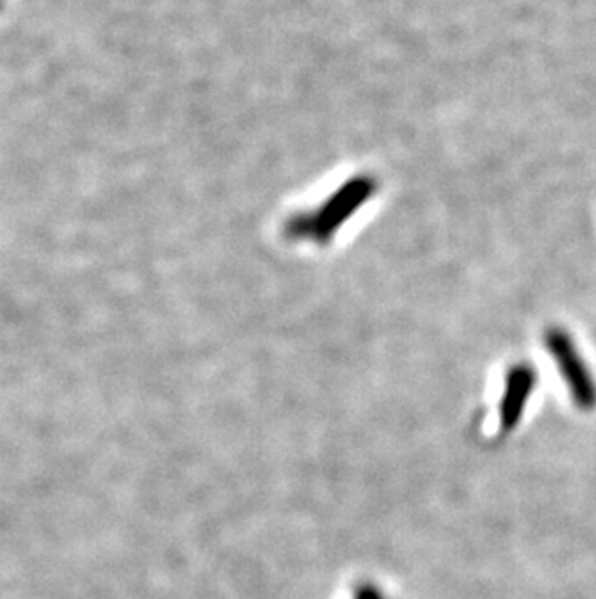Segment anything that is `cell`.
<instances>
[{
	"instance_id": "cell-1",
	"label": "cell",
	"mask_w": 596,
	"mask_h": 599,
	"mask_svg": "<svg viewBox=\"0 0 596 599\" xmlns=\"http://www.w3.org/2000/svg\"><path fill=\"white\" fill-rule=\"evenodd\" d=\"M376 185L369 177H356L328 198L316 212L298 213L285 223L289 239H310L318 245L330 243L338 229L369 200Z\"/></svg>"
},
{
	"instance_id": "cell-2",
	"label": "cell",
	"mask_w": 596,
	"mask_h": 599,
	"mask_svg": "<svg viewBox=\"0 0 596 599\" xmlns=\"http://www.w3.org/2000/svg\"><path fill=\"white\" fill-rule=\"evenodd\" d=\"M544 346L557 365V371L564 377L573 403L583 411L595 410L596 380L583 361L579 349L573 344L572 336L564 328L552 326L544 334Z\"/></svg>"
},
{
	"instance_id": "cell-3",
	"label": "cell",
	"mask_w": 596,
	"mask_h": 599,
	"mask_svg": "<svg viewBox=\"0 0 596 599\" xmlns=\"http://www.w3.org/2000/svg\"><path fill=\"white\" fill-rule=\"evenodd\" d=\"M534 387H536V372L531 365H513L505 375L502 398L498 403V425L503 434L518 429L525 413L526 402L533 396Z\"/></svg>"
},
{
	"instance_id": "cell-4",
	"label": "cell",
	"mask_w": 596,
	"mask_h": 599,
	"mask_svg": "<svg viewBox=\"0 0 596 599\" xmlns=\"http://www.w3.org/2000/svg\"><path fill=\"white\" fill-rule=\"evenodd\" d=\"M338 599H400V596L384 582L362 576L347 584L345 590H341Z\"/></svg>"
}]
</instances>
